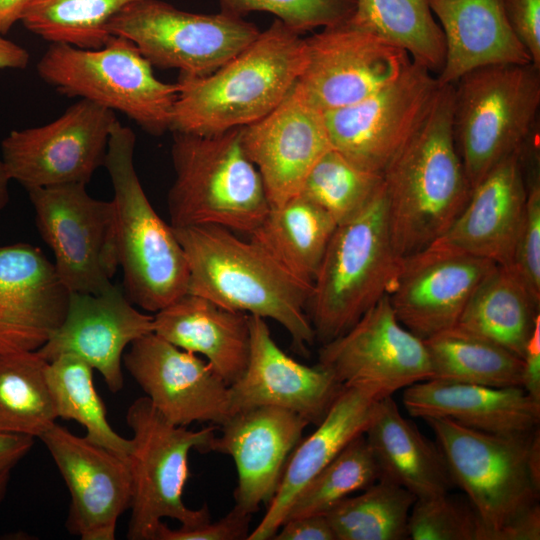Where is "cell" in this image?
I'll use <instances>...</instances> for the list:
<instances>
[{
    "instance_id": "cell-1",
    "label": "cell",
    "mask_w": 540,
    "mask_h": 540,
    "mask_svg": "<svg viewBox=\"0 0 540 540\" xmlns=\"http://www.w3.org/2000/svg\"><path fill=\"white\" fill-rule=\"evenodd\" d=\"M453 84L440 85L425 117L382 174L396 255L437 241L472 191L453 133Z\"/></svg>"
},
{
    "instance_id": "cell-2",
    "label": "cell",
    "mask_w": 540,
    "mask_h": 540,
    "mask_svg": "<svg viewBox=\"0 0 540 540\" xmlns=\"http://www.w3.org/2000/svg\"><path fill=\"white\" fill-rule=\"evenodd\" d=\"M173 230L188 264V293L229 310L272 319L289 333L299 354L308 353L316 340L307 313L311 287L251 239H241L231 230L214 225Z\"/></svg>"
},
{
    "instance_id": "cell-3",
    "label": "cell",
    "mask_w": 540,
    "mask_h": 540,
    "mask_svg": "<svg viewBox=\"0 0 540 540\" xmlns=\"http://www.w3.org/2000/svg\"><path fill=\"white\" fill-rule=\"evenodd\" d=\"M302 34L275 19L213 73L179 77L170 131L215 135L265 117L289 94L306 62Z\"/></svg>"
},
{
    "instance_id": "cell-4",
    "label": "cell",
    "mask_w": 540,
    "mask_h": 540,
    "mask_svg": "<svg viewBox=\"0 0 540 540\" xmlns=\"http://www.w3.org/2000/svg\"><path fill=\"white\" fill-rule=\"evenodd\" d=\"M135 143L134 132L117 120L104 167L113 186L122 290L133 305L156 313L187 293L189 270L172 226L156 213L138 178Z\"/></svg>"
},
{
    "instance_id": "cell-5",
    "label": "cell",
    "mask_w": 540,
    "mask_h": 540,
    "mask_svg": "<svg viewBox=\"0 0 540 540\" xmlns=\"http://www.w3.org/2000/svg\"><path fill=\"white\" fill-rule=\"evenodd\" d=\"M242 127L203 136L173 132L175 180L167 204L173 228L214 225L250 235L270 204L246 155Z\"/></svg>"
},
{
    "instance_id": "cell-6",
    "label": "cell",
    "mask_w": 540,
    "mask_h": 540,
    "mask_svg": "<svg viewBox=\"0 0 540 540\" xmlns=\"http://www.w3.org/2000/svg\"><path fill=\"white\" fill-rule=\"evenodd\" d=\"M401 260L391 241L383 185L330 239L307 305L316 340L322 345L342 335L389 294Z\"/></svg>"
},
{
    "instance_id": "cell-7",
    "label": "cell",
    "mask_w": 540,
    "mask_h": 540,
    "mask_svg": "<svg viewBox=\"0 0 540 540\" xmlns=\"http://www.w3.org/2000/svg\"><path fill=\"white\" fill-rule=\"evenodd\" d=\"M453 86V133L473 188L539 129L540 68L533 63L483 66Z\"/></svg>"
},
{
    "instance_id": "cell-8",
    "label": "cell",
    "mask_w": 540,
    "mask_h": 540,
    "mask_svg": "<svg viewBox=\"0 0 540 540\" xmlns=\"http://www.w3.org/2000/svg\"><path fill=\"white\" fill-rule=\"evenodd\" d=\"M454 486L474 505L486 540L539 503L540 433L496 435L448 418H426Z\"/></svg>"
},
{
    "instance_id": "cell-9",
    "label": "cell",
    "mask_w": 540,
    "mask_h": 540,
    "mask_svg": "<svg viewBox=\"0 0 540 540\" xmlns=\"http://www.w3.org/2000/svg\"><path fill=\"white\" fill-rule=\"evenodd\" d=\"M36 69L59 93L118 111L151 135L170 130L179 86L159 80L127 38L112 36L99 49L50 43Z\"/></svg>"
},
{
    "instance_id": "cell-10",
    "label": "cell",
    "mask_w": 540,
    "mask_h": 540,
    "mask_svg": "<svg viewBox=\"0 0 540 540\" xmlns=\"http://www.w3.org/2000/svg\"><path fill=\"white\" fill-rule=\"evenodd\" d=\"M126 421L133 431L128 456L132 496L127 538L154 540L164 518L186 528L210 521L207 505L199 509L185 505L183 490L189 478V452H210L219 426L210 424L200 430L176 426L146 396L130 405Z\"/></svg>"
},
{
    "instance_id": "cell-11",
    "label": "cell",
    "mask_w": 540,
    "mask_h": 540,
    "mask_svg": "<svg viewBox=\"0 0 540 540\" xmlns=\"http://www.w3.org/2000/svg\"><path fill=\"white\" fill-rule=\"evenodd\" d=\"M109 31L132 41L152 66L190 78L213 73L260 33L242 17L188 12L161 0L130 3L111 20Z\"/></svg>"
},
{
    "instance_id": "cell-12",
    "label": "cell",
    "mask_w": 540,
    "mask_h": 540,
    "mask_svg": "<svg viewBox=\"0 0 540 540\" xmlns=\"http://www.w3.org/2000/svg\"><path fill=\"white\" fill-rule=\"evenodd\" d=\"M28 194L62 284L74 293L109 290L119 267L113 201L93 198L81 183L34 188Z\"/></svg>"
},
{
    "instance_id": "cell-13",
    "label": "cell",
    "mask_w": 540,
    "mask_h": 540,
    "mask_svg": "<svg viewBox=\"0 0 540 540\" xmlns=\"http://www.w3.org/2000/svg\"><path fill=\"white\" fill-rule=\"evenodd\" d=\"M318 364L343 387L375 401L433 378L424 340L400 323L388 294L346 332L322 344Z\"/></svg>"
},
{
    "instance_id": "cell-14",
    "label": "cell",
    "mask_w": 540,
    "mask_h": 540,
    "mask_svg": "<svg viewBox=\"0 0 540 540\" xmlns=\"http://www.w3.org/2000/svg\"><path fill=\"white\" fill-rule=\"evenodd\" d=\"M114 111L80 99L42 126L13 130L1 142L11 180L34 188L87 184L104 166Z\"/></svg>"
},
{
    "instance_id": "cell-15",
    "label": "cell",
    "mask_w": 540,
    "mask_h": 540,
    "mask_svg": "<svg viewBox=\"0 0 540 540\" xmlns=\"http://www.w3.org/2000/svg\"><path fill=\"white\" fill-rule=\"evenodd\" d=\"M438 88L434 74L411 62L369 97L324 112L332 148L355 166L382 175L425 117Z\"/></svg>"
},
{
    "instance_id": "cell-16",
    "label": "cell",
    "mask_w": 540,
    "mask_h": 540,
    "mask_svg": "<svg viewBox=\"0 0 540 540\" xmlns=\"http://www.w3.org/2000/svg\"><path fill=\"white\" fill-rule=\"evenodd\" d=\"M305 43L306 62L296 85L323 113L369 97L412 62L403 49L349 19L322 28Z\"/></svg>"
},
{
    "instance_id": "cell-17",
    "label": "cell",
    "mask_w": 540,
    "mask_h": 540,
    "mask_svg": "<svg viewBox=\"0 0 540 540\" xmlns=\"http://www.w3.org/2000/svg\"><path fill=\"white\" fill-rule=\"evenodd\" d=\"M122 361L153 407L176 426H221L232 415L230 386L214 368L154 332L132 342Z\"/></svg>"
},
{
    "instance_id": "cell-18",
    "label": "cell",
    "mask_w": 540,
    "mask_h": 540,
    "mask_svg": "<svg viewBox=\"0 0 540 540\" xmlns=\"http://www.w3.org/2000/svg\"><path fill=\"white\" fill-rule=\"evenodd\" d=\"M491 260L433 243L402 258L389 292L400 323L422 340L454 327L482 282Z\"/></svg>"
},
{
    "instance_id": "cell-19",
    "label": "cell",
    "mask_w": 540,
    "mask_h": 540,
    "mask_svg": "<svg viewBox=\"0 0 540 540\" xmlns=\"http://www.w3.org/2000/svg\"><path fill=\"white\" fill-rule=\"evenodd\" d=\"M39 438L71 495L67 529L82 540H114L131 502L128 459L56 423Z\"/></svg>"
},
{
    "instance_id": "cell-20",
    "label": "cell",
    "mask_w": 540,
    "mask_h": 540,
    "mask_svg": "<svg viewBox=\"0 0 540 540\" xmlns=\"http://www.w3.org/2000/svg\"><path fill=\"white\" fill-rule=\"evenodd\" d=\"M242 144L262 178L270 207L299 195L312 167L332 148L324 113L296 84L269 114L242 127Z\"/></svg>"
},
{
    "instance_id": "cell-21",
    "label": "cell",
    "mask_w": 540,
    "mask_h": 540,
    "mask_svg": "<svg viewBox=\"0 0 540 540\" xmlns=\"http://www.w3.org/2000/svg\"><path fill=\"white\" fill-rule=\"evenodd\" d=\"M153 320L154 316L137 310L115 284L97 295L70 292L64 320L37 352L48 362L62 354L81 358L117 393L124 386V350L153 332Z\"/></svg>"
},
{
    "instance_id": "cell-22",
    "label": "cell",
    "mask_w": 540,
    "mask_h": 540,
    "mask_svg": "<svg viewBox=\"0 0 540 540\" xmlns=\"http://www.w3.org/2000/svg\"><path fill=\"white\" fill-rule=\"evenodd\" d=\"M308 421L283 408L258 406L238 411L215 434L210 451L231 456L237 472L235 507L253 514L268 504Z\"/></svg>"
},
{
    "instance_id": "cell-23",
    "label": "cell",
    "mask_w": 540,
    "mask_h": 540,
    "mask_svg": "<svg viewBox=\"0 0 540 540\" xmlns=\"http://www.w3.org/2000/svg\"><path fill=\"white\" fill-rule=\"evenodd\" d=\"M250 350L243 374L230 385L232 414L258 406L290 410L318 425L343 388L326 368L287 355L264 318L249 315Z\"/></svg>"
},
{
    "instance_id": "cell-24",
    "label": "cell",
    "mask_w": 540,
    "mask_h": 540,
    "mask_svg": "<svg viewBox=\"0 0 540 540\" xmlns=\"http://www.w3.org/2000/svg\"><path fill=\"white\" fill-rule=\"evenodd\" d=\"M69 298L38 247L0 246V355L39 350L64 320Z\"/></svg>"
},
{
    "instance_id": "cell-25",
    "label": "cell",
    "mask_w": 540,
    "mask_h": 540,
    "mask_svg": "<svg viewBox=\"0 0 540 540\" xmlns=\"http://www.w3.org/2000/svg\"><path fill=\"white\" fill-rule=\"evenodd\" d=\"M521 150L501 161L472 188L460 214L434 243L500 266L511 264L527 199Z\"/></svg>"
},
{
    "instance_id": "cell-26",
    "label": "cell",
    "mask_w": 540,
    "mask_h": 540,
    "mask_svg": "<svg viewBox=\"0 0 540 540\" xmlns=\"http://www.w3.org/2000/svg\"><path fill=\"white\" fill-rule=\"evenodd\" d=\"M402 402L413 417L448 418L465 427L496 435L534 431L540 401L522 387H490L430 379L404 389Z\"/></svg>"
},
{
    "instance_id": "cell-27",
    "label": "cell",
    "mask_w": 540,
    "mask_h": 540,
    "mask_svg": "<svg viewBox=\"0 0 540 540\" xmlns=\"http://www.w3.org/2000/svg\"><path fill=\"white\" fill-rule=\"evenodd\" d=\"M375 401L343 387L316 430L291 453L267 511L247 540L272 539L301 490L358 436L365 434L378 410Z\"/></svg>"
},
{
    "instance_id": "cell-28",
    "label": "cell",
    "mask_w": 540,
    "mask_h": 540,
    "mask_svg": "<svg viewBox=\"0 0 540 540\" xmlns=\"http://www.w3.org/2000/svg\"><path fill=\"white\" fill-rule=\"evenodd\" d=\"M446 46L440 85L454 84L479 67L532 63L513 32L502 0H429Z\"/></svg>"
},
{
    "instance_id": "cell-29",
    "label": "cell",
    "mask_w": 540,
    "mask_h": 540,
    "mask_svg": "<svg viewBox=\"0 0 540 540\" xmlns=\"http://www.w3.org/2000/svg\"><path fill=\"white\" fill-rule=\"evenodd\" d=\"M153 332L173 345L201 355L230 386L249 357V315L191 293L156 312Z\"/></svg>"
},
{
    "instance_id": "cell-30",
    "label": "cell",
    "mask_w": 540,
    "mask_h": 540,
    "mask_svg": "<svg viewBox=\"0 0 540 540\" xmlns=\"http://www.w3.org/2000/svg\"><path fill=\"white\" fill-rule=\"evenodd\" d=\"M364 435L378 463L380 478L400 485L416 498L435 496L455 487L437 442L406 419L392 397L379 401Z\"/></svg>"
},
{
    "instance_id": "cell-31",
    "label": "cell",
    "mask_w": 540,
    "mask_h": 540,
    "mask_svg": "<svg viewBox=\"0 0 540 540\" xmlns=\"http://www.w3.org/2000/svg\"><path fill=\"white\" fill-rule=\"evenodd\" d=\"M336 227L326 211L299 194L270 207L248 236L289 274L312 288Z\"/></svg>"
},
{
    "instance_id": "cell-32",
    "label": "cell",
    "mask_w": 540,
    "mask_h": 540,
    "mask_svg": "<svg viewBox=\"0 0 540 540\" xmlns=\"http://www.w3.org/2000/svg\"><path fill=\"white\" fill-rule=\"evenodd\" d=\"M539 304L511 266L498 265L477 288L455 326L522 359L540 319Z\"/></svg>"
},
{
    "instance_id": "cell-33",
    "label": "cell",
    "mask_w": 540,
    "mask_h": 540,
    "mask_svg": "<svg viewBox=\"0 0 540 540\" xmlns=\"http://www.w3.org/2000/svg\"><path fill=\"white\" fill-rule=\"evenodd\" d=\"M433 378L490 387H522L523 360L454 326L424 340Z\"/></svg>"
},
{
    "instance_id": "cell-34",
    "label": "cell",
    "mask_w": 540,
    "mask_h": 540,
    "mask_svg": "<svg viewBox=\"0 0 540 540\" xmlns=\"http://www.w3.org/2000/svg\"><path fill=\"white\" fill-rule=\"evenodd\" d=\"M349 20L400 47L435 76L440 73L445 39L429 0H356Z\"/></svg>"
},
{
    "instance_id": "cell-35",
    "label": "cell",
    "mask_w": 540,
    "mask_h": 540,
    "mask_svg": "<svg viewBox=\"0 0 540 540\" xmlns=\"http://www.w3.org/2000/svg\"><path fill=\"white\" fill-rule=\"evenodd\" d=\"M47 365L37 351L0 355V432L39 438L56 423Z\"/></svg>"
},
{
    "instance_id": "cell-36",
    "label": "cell",
    "mask_w": 540,
    "mask_h": 540,
    "mask_svg": "<svg viewBox=\"0 0 540 540\" xmlns=\"http://www.w3.org/2000/svg\"><path fill=\"white\" fill-rule=\"evenodd\" d=\"M416 499L407 489L380 478L325 515L336 540H404Z\"/></svg>"
},
{
    "instance_id": "cell-37",
    "label": "cell",
    "mask_w": 540,
    "mask_h": 540,
    "mask_svg": "<svg viewBox=\"0 0 540 540\" xmlns=\"http://www.w3.org/2000/svg\"><path fill=\"white\" fill-rule=\"evenodd\" d=\"M46 377L58 418L75 420L90 441L128 459L131 439L121 437L110 426L106 407L93 382V368L81 358L62 354L48 362Z\"/></svg>"
},
{
    "instance_id": "cell-38",
    "label": "cell",
    "mask_w": 540,
    "mask_h": 540,
    "mask_svg": "<svg viewBox=\"0 0 540 540\" xmlns=\"http://www.w3.org/2000/svg\"><path fill=\"white\" fill-rule=\"evenodd\" d=\"M137 0H30L21 19L25 28L50 43L102 48L113 36L111 20Z\"/></svg>"
},
{
    "instance_id": "cell-39",
    "label": "cell",
    "mask_w": 540,
    "mask_h": 540,
    "mask_svg": "<svg viewBox=\"0 0 540 540\" xmlns=\"http://www.w3.org/2000/svg\"><path fill=\"white\" fill-rule=\"evenodd\" d=\"M380 478V469L364 434L355 438L296 496L285 520L325 515L343 499ZM284 520V521H285Z\"/></svg>"
},
{
    "instance_id": "cell-40",
    "label": "cell",
    "mask_w": 540,
    "mask_h": 540,
    "mask_svg": "<svg viewBox=\"0 0 540 540\" xmlns=\"http://www.w3.org/2000/svg\"><path fill=\"white\" fill-rule=\"evenodd\" d=\"M383 177L363 170L329 149L308 173L300 194L338 224L359 213L380 191Z\"/></svg>"
},
{
    "instance_id": "cell-41",
    "label": "cell",
    "mask_w": 540,
    "mask_h": 540,
    "mask_svg": "<svg viewBox=\"0 0 540 540\" xmlns=\"http://www.w3.org/2000/svg\"><path fill=\"white\" fill-rule=\"evenodd\" d=\"M408 539L486 540V527L465 495L449 491L416 499L409 515Z\"/></svg>"
},
{
    "instance_id": "cell-42",
    "label": "cell",
    "mask_w": 540,
    "mask_h": 540,
    "mask_svg": "<svg viewBox=\"0 0 540 540\" xmlns=\"http://www.w3.org/2000/svg\"><path fill=\"white\" fill-rule=\"evenodd\" d=\"M539 131L521 150L527 199L511 266L533 296L540 300V170Z\"/></svg>"
},
{
    "instance_id": "cell-43",
    "label": "cell",
    "mask_w": 540,
    "mask_h": 540,
    "mask_svg": "<svg viewBox=\"0 0 540 540\" xmlns=\"http://www.w3.org/2000/svg\"><path fill=\"white\" fill-rule=\"evenodd\" d=\"M221 11L244 18L251 12H268L303 34L347 21L356 0H220Z\"/></svg>"
},
{
    "instance_id": "cell-44",
    "label": "cell",
    "mask_w": 540,
    "mask_h": 540,
    "mask_svg": "<svg viewBox=\"0 0 540 540\" xmlns=\"http://www.w3.org/2000/svg\"><path fill=\"white\" fill-rule=\"evenodd\" d=\"M251 514L237 507L215 522H205L195 527L171 529L163 521L158 526L154 540H242L249 535Z\"/></svg>"
},
{
    "instance_id": "cell-45",
    "label": "cell",
    "mask_w": 540,
    "mask_h": 540,
    "mask_svg": "<svg viewBox=\"0 0 540 540\" xmlns=\"http://www.w3.org/2000/svg\"><path fill=\"white\" fill-rule=\"evenodd\" d=\"M506 18L516 37L540 68V0H502Z\"/></svg>"
},
{
    "instance_id": "cell-46",
    "label": "cell",
    "mask_w": 540,
    "mask_h": 540,
    "mask_svg": "<svg viewBox=\"0 0 540 540\" xmlns=\"http://www.w3.org/2000/svg\"><path fill=\"white\" fill-rule=\"evenodd\" d=\"M273 540H336L326 515H309L285 520Z\"/></svg>"
},
{
    "instance_id": "cell-47",
    "label": "cell",
    "mask_w": 540,
    "mask_h": 540,
    "mask_svg": "<svg viewBox=\"0 0 540 540\" xmlns=\"http://www.w3.org/2000/svg\"><path fill=\"white\" fill-rule=\"evenodd\" d=\"M522 360V388L540 401V319L536 322Z\"/></svg>"
},
{
    "instance_id": "cell-48",
    "label": "cell",
    "mask_w": 540,
    "mask_h": 540,
    "mask_svg": "<svg viewBox=\"0 0 540 540\" xmlns=\"http://www.w3.org/2000/svg\"><path fill=\"white\" fill-rule=\"evenodd\" d=\"M540 505H533L500 529L493 540H539Z\"/></svg>"
},
{
    "instance_id": "cell-49",
    "label": "cell",
    "mask_w": 540,
    "mask_h": 540,
    "mask_svg": "<svg viewBox=\"0 0 540 540\" xmlns=\"http://www.w3.org/2000/svg\"><path fill=\"white\" fill-rule=\"evenodd\" d=\"M33 437L0 432V471L12 469L31 449Z\"/></svg>"
},
{
    "instance_id": "cell-50",
    "label": "cell",
    "mask_w": 540,
    "mask_h": 540,
    "mask_svg": "<svg viewBox=\"0 0 540 540\" xmlns=\"http://www.w3.org/2000/svg\"><path fill=\"white\" fill-rule=\"evenodd\" d=\"M29 62V52L0 33V69H25Z\"/></svg>"
},
{
    "instance_id": "cell-51",
    "label": "cell",
    "mask_w": 540,
    "mask_h": 540,
    "mask_svg": "<svg viewBox=\"0 0 540 540\" xmlns=\"http://www.w3.org/2000/svg\"><path fill=\"white\" fill-rule=\"evenodd\" d=\"M30 0H0V33L6 34L21 21Z\"/></svg>"
},
{
    "instance_id": "cell-52",
    "label": "cell",
    "mask_w": 540,
    "mask_h": 540,
    "mask_svg": "<svg viewBox=\"0 0 540 540\" xmlns=\"http://www.w3.org/2000/svg\"><path fill=\"white\" fill-rule=\"evenodd\" d=\"M10 180L0 153V212L6 207L9 201L8 184Z\"/></svg>"
},
{
    "instance_id": "cell-53",
    "label": "cell",
    "mask_w": 540,
    "mask_h": 540,
    "mask_svg": "<svg viewBox=\"0 0 540 540\" xmlns=\"http://www.w3.org/2000/svg\"><path fill=\"white\" fill-rule=\"evenodd\" d=\"M10 471V469L0 471V502L3 499L7 489Z\"/></svg>"
}]
</instances>
